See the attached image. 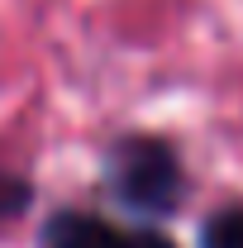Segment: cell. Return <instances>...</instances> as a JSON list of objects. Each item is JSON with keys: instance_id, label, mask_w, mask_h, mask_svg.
<instances>
[{"instance_id": "obj_5", "label": "cell", "mask_w": 243, "mask_h": 248, "mask_svg": "<svg viewBox=\"0 0 243 248\" xmlns=\"http://www.w3.org/2000/svg\"><path fill=\"white\" fill-rule=\"evenodd\" d=\"M24 201H29V191L19 182H10V177H0V215H15V210H24Z\"/></svg>"}, {"instance_id": "obj_2", "label": "cell", "mask_w": 243, "mask_h": 248, "mask_svg": "<svg viewBox=\"0 0 243 248\" xmlns=\"http://www.w3.org/2000/svg\"><path fill=\"white\" fill-rule=\"evenodd\" d=\"M120 229L105 224L100 215H86V210H62V215L48 219L38 248H115Z\"/></svg>"}, {"instance_id": "obj_3", "label": "cell", "mask_w": 243, "mask_h": 248, "mask_svg": "<svg viewBox=\"0 0 243 248\" xmlns=\"http://www.w3.org/2000/svg\"><path fill=\"white\" fill-rule=\"evenodd\" d=\"M200 248H243V205L214 210L200 229Z\"/></svg>"}, {"instance_id": "obj_1", "label": "cell", "mask_w": 243, "mask_h": 248, "mask_svg": "<svg viewBox=\"0 0 243 248\" xmlns=\"http://www.w3.org/2000/svg\"><path fill=\"white\" fill-rule=\"evenodd\" d=\"M105 186L134 215H167L182 201V162L172 153V143L138 134V139H124L110 153Z\"/></svg>"}, {"instance_id": "obj_4", "label": "cell", "mask_w": 243, "mask_h": 248, "mask_svg": "<svg viewBox=\"0 0 243 248\" xmlns=\"http://www.w3.org/2000/svg\"><path fill=\"white\" fill-rule=\"evenodd\" d=\"M115 248H177V244L167 234H157V229H120Z\"/></svg>"}]
</instances>
